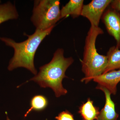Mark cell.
I'll use <instances>...</instances> for the list:
<instances>
[{
	"label": "cell",
	"mask_w": 120,
	"mask_h": 120,
	"mask_svg": "<svg viewBox=\"0 0 120 120\" xmlns=\"http://www.w3.org/2000/svg\"><path fill=\"white\" fill-rule=\"evenodd\" d=\"M64 54L63 49H57L51 61L40 67L38 73L29 81H34L42 88H52L57 98L65 95L68 91L63 87L62 81L67 77L65 72L74 60L72 57H65Z\"/></svg>",
	"instance_id": "cell-1"
},
{
	"label": "cell",
	"mask_w": 120,
	"mask_h": 120,
	"mask_svg": "<svg viewBox=\"0 0 120 120\" xmlns=\"http://www.w3.org/2000/svg\"><path fill=\"white\" fill-rule=\"evenodd\" d=\"M54 27L45 31L36 30L32 35L26 34L28 38L26 40L19 43L11 39L0 37V40L14 49V55L8 67L9 71L22 67L37 75L38 73L34 62L35 53L41 42L50 34Z\"/></svg>",
	"instance_id": "cell-2"
},
{
	"label": "cell",
	"mask_w": 120,
	"mask_h": 120,
	"mask_svg": "<svg viewBox=\"0 0 120 120\" xmlns=\"http://www.w3.org/2000/svg\"><path fill=\"white\" fill-rule=\"evenodd\" d=\"M104 33L99 26H91L87 32L84 48L83 58L81 61L82 70L85 76L82 82L86 83L105 72L108 64L107 56L101 55L97 52L96 47L97 38Z\"/></svg>",
	"instance_id": "cell-3"
},
{
	"label": "cell",
	"mask_w": 120,
	"mask_h": 120,
	"mask_svg": "<svg viewBox=\"0 0 120 120\" xmlns=\"http://www.w3.org/2000/svg\"><path fill=\"white\" fill-rule=\"evenodd\" d=\"M59 0L34 1L31 20L36 30L45 31L53 26L61 19Z\"/></svg>",
	"instance_id": "cell-4"
},
{
	"label": "cell",
	"mask_w": 120,
	"mask_h": 120,
	"mask_svg": "<svg viewBox=\"0 0 120 120\" xmlns=\"http://www.w3.org/2000/svg\"><path fill=\"white\" fill-rule=\"evenodd\" d=\"M112 1V0H92L89 4H84L81 16L88 19L91 26L98 27L103 13Z\"/></svg>",
	"instance_id": "cell-5"
},
{
	"label": "cell",
	"mask_w": 120,
	"mask_h": 120,
	"mask_svg": "<svg viewBox=\"0 0 120 120\" xmlns=\"http://www.w3.org/2000/svg\"><path fill=\"white\" fill-rule=\"evenodd\" d=\"M101 19L109 34L116 40V47L120 49V12L112 8L109 5L103 13Z\"/></svg>",
	"instance_id": "cell-6"
},
{
	"label": "cell",
	"mask_w": 120,
	"mask_h": 120,
	"mask_svg": "<svg viewBox=\"0 0 120 120\" xmlns=\"http://www.w3.org/2000/svg\"><path fill=\"white\" fill-rule=\"evenodd\" d=\"M92 80L98 83V86L105 88L111 94L115 95L117 92V86L120 82V69L103 73Z\"/></svg>",
	"instance_id": "cell-7"
},
{
	"label": "cell",
	"mask_w": 120,
	"mask_h": 120,
	"mask_svg": "<svg viewBox=\"0 0 120 120\" xmlns=\"http://www.w3.org/2000/svg\"><path fill=\"white\" fill-rule=\"evenodd\" d=\"M97 89L102 91L105 97V103L103 109L99 112L96 120H117L119 115L117 113L115 109V104L111 98V93L102 87L98 86Z\"/></svg>",
	"instance_id": "cell-8"
},
{
	"label": "cell",
	"mask_w": 120,
	"mask_h": 120,
	"mask_svg": "<svg viewBox=\"0 0 120 120\" xmlns=\"http://www.w3.org/2000/svg\"><path fill=\"white\" fill-rule=\"evenodd\" d=\"M83 0H70L61 9V19L71 16L77 18L81 14L84 5Z\"/></svg>",
	"instance_id": "cell-9"
},
{
	"label": "cell",
	"mask_w": 120,
	"mask_h": 120,
	"mask_svg": "<svg viewBox=\"0 0 120 120\" xmlns=\"http://www.w3.org/2000/svg\"><path fill=\"white\" fill-rule=\"evenodd\" d=\"M79 112L83 120H94L97 119L98 115L99 109L94 106L93 101L88 98L80 107Z\"/></svg>",
	"instance_id": "cell-10"
},
{
	"label": "cell",
	"mask_w": 120,
	"mask_h": 120,
	"mask_svg": "<svg viewBox=\"0 0 120 120\" xmlns=\"http://www.w3.org/2000/svg\"><path fill=\"white\" fill-rule=\"evenodd\" d=\"M108 64L104 73L120 69V49L115 46L110 47L106 54Z\"/></svg>",
	"instance_id": "cell-11"
},
{
	"label": "cell",
	"mask_w": 120,
	"mask_h": 120,
	"mask_svg": "<svg viewBox=\"0 0 120 120\" xmlns=\"http://www.w3.org/2000/svg\"><path fill=\"white\" fill-rule=\"evenodd\" d=\"M19 16L15 5L11 2L0 4V24L9 20L17 19Z\"/></svg>",
	"instance_id": "cell-12"
},
{
	"label": "cell",
	"mask_w": 120,
	"mask_h": 120,
	"mask_svg": "<svg viewBox=\"0 0 120 120\" xmlns=\"http://www.w3.org/2000/svg\"><path fill=\"white\" fill-rule=\"evenodd\" d=\"M48 101L46 97L41 95H37L32 97L30 102V107L26 112L24 117L27 115L32 111H42L45 109L48 105Z\"/></svg>",
	"instance_id": "cell-13"
},
{
	"label": "cell",
	"mask_w": 120,
	"mask_h": 120,
	"mask_svg": "<svg viewBox=\"0 0 120 120\" xmlns=\"http://www.w3.org/2000/svg\"><path fill=\"white\" fill-rule=\"evenodd\" d=\"M55 118L56 120H75L73 115L68 110L60 113Z\"/></svg>",
	"instance_id": "cell-14"
},
{
	"label": "cell",
	"mask_w": 120,
	"mask_h": 120,
	"mask_svg": "<svg viewBox=\"0 0 120 120\" xmlns=\"http://www.w3.org/2000/svg\"><path fill=\"white\" fill-rule=\"evenodd\" d=\"M109 6L120 13V0H112Z\"/></svg>",
	"instance_id": "cell-15"
},
{
	"label": "cell",
	"mask_w": 120,
	"mask_h": 120,
	"mask_svg": "<svg viewBox=\"0 0 120 120\" xmlns=\"http://www.w3.org/2000/svg\"><path fill=\"white\" fill-rule=\"evenodd\" d=\"M8 118H8H7V120H9V119Z\"/></svg>",
	"instance_id": "cell-16"
}]
</instances>
